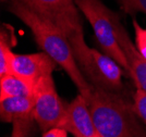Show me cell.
Returning a JSON list of instances; mask_svg holds the SVG:
<instances>
[{
	"instance_id": "obj_10",
	"label": "cell",
	"mask_w": 146,
	"mask_h": 137,
	"mask_svg": "<svg viewBox=\"0 0 146 137\" xmlns=\"http://www.w3.org/2000/svg\"><path fill=\"white\" fill-rule=\"evenodd\" d=\"M112 22L118 42L130 66L129 76L134 81L136 88H141L146 91V59L140 54L135 44H133L130 39L128 32L115 12L112 13Z\"/></svg>"
},
{
	"instance_id": "obj_5",
	"label": "cell",
	"mask_w": 146,
	"mask_h": 137,
	"mask_svg": "<svg viewBox=\"0 0 146 137\" xmlns=\"http://www.w3.org/2000/svg\"><path fill=\"white\" fill-rule=\"evenodd\" d=\"M33 99V116L39 128L46 132L52 127H59L67 105L57 93L52 74L43 76L35 83Z\"/></svg>"
},
{
	"instance_id": "obj_18",
	"label": "cell",
	"mask_w": 146,
	"mask_h": 137,
	"mask_svg": "<svg viewBox=\"0 0 146 137\" xmlns=\"http://www.w3.org/2000/svg\"><path fill=\"white\" fill-rule=\"evenodd\" d=\"M2 1H6V0H2Z\"/></svg>"
},
{
	"instance_id": "obj_8",
	"label": "cell",
	"mask_w": 146,
	"mask_h": 137,
	"mask_svg": "<svg viewBox=\"0 0 146 137\" xmlns=\"http://www.w3.org/2000/svg\"><path fill=\"white\" fill-rule=\"evenodd\" d=\"M33 108V96L0 100V119L2 122L13 124L12 137L29 136L32 122H35Z\"/></svg>"
},
{
	"instance_id": "obj_7",
	"label": "cell",
	"mask_w": 146,
	"mask_h": 137,
	"mask_svg": "<svg viewBox=\"0 0 146 137\" xmlns=\"http://www.w3.org/2000/svg\"><path fill=\"white\" fill-rule=\"evenodd\" d=\"M59 127L73 137H100L92 116L88 101L80 93L67 105L66 114Z\"/></svg>"
},
{
	"instance_id": "obj_13",
	"label": "cell",
	"mask_w": 146,
	"mask_h": 137,
	"mask_svg": "<svg viewBox=\"0 0 146 137\" xmlns=\"http://www.w3.org/2000/svg\"><path fill=\"white\" fill-rule=\"evenodd\" d=\"M133 108L137 116L146 126V91L136 88L133 95Z\"/></svg>"
},
{
	"instance_id": "obj_14",
	"label": "cell",
	"mask_w": 146,
	"mask_h": 137,
	"mask_svg": "<svg viewBox=\"0 0 146 137\" xmlns=\"http://www.w3.org/2000/svg\"><path fill=\"white\" fill-rule=\"evenodd\" d=\"M132 24L135 33V46L140 54L146 59V28L142 27L136 20H133Z\"/></svg>"
},
{
	"instance_id": "obj_3",
	"label": "cell",
	"mask_w": 146,
	"mask_h": 137,
	"mask_svg": "<svg viewBox=\"0 0 146 137\" xmlns=\"http://www.w3.org/2000/svg\"><path fill=\"white\" fill-rule=\"evenodd\" d=\"M75 61L88 83L94 87L120 93L122 77L127 72L116 60L87 46L83 30L69 37Z\"/></svg>"
},
{
	"instance_id": "obj_12",
	"label": "cell",
	"mask_w": 146,
	"mask_h": 137,
	"mask_svg": "<svg viewBox=\"0 0 146 137\" xmlns=\"http://www.w3.org/2000/svg\"><path fill=\"white\" fill-rule=\"evenodd\" d=\"M12 44L8 32L6 34L5 30H2L0 38V76L10 73V60L13 54L11 50Z\"/></svg>"
},
{
	"instance_id": "obj_6",
	"label": "cell",
	"mask_w": 146,
	"mask_h": 137,
	"mask_svg": "<svg viewBox=\"0 0 146 137\" xmlns=\"http://www.w3.org/2000/svg\"><path fill=\"white\" fill-rule=\"evenodd\" d=\"M38 17L57 25L68 38L83 30L79 8L74 0H17Z\"/></svg>"
},
{
	"instance_id": "obj_16",
	"label": "cell",
	"mask_w": 146,
	"mask_h": 137,
	"mask_svg": "<svg viewBox=\"0 0 146 137\" xmlns=\"http://www.w3.org/2000/svg\"><path fill=\"white\" fill-rule=\"evenodd\" d=\"M64 132L66 131L60 127H52L48 131L44 132V135L42 137H60Z\"/></svg>"
},
{
	"instance_id": "obj_2",
	"label": "cell",
	"mask_w": 146,
	"mask_h": 137,
	"mask_svg": "<svg viewBox=\"0 0 146 137\" xmlns=\"http://www.w3.org/2000/svg\"><path fill=\"white\" fill-rule=\"evenodd\" d=\"M87 101L100 137H146V126L133 103L119 93L93 86Z\"/></svg>"
},
{
	"instance_id": "obj_15",
	"label": "cell",
	"mask_w": 146,
	"mask_h": 137,
	"mask_svg": "<svg viewBox=\"0 0 146 137\" xmlns=\"http://www.w3.org/2000/svg\"><path fill=\"white\" fill-rule=\"evenodd\" d=\"M122 10L128 13L142 12L146 14V0H116Z\"/></svg>"
},
{
	"instance_id": "obj_1",
	"label": "cell",
	"mask_w": 146,
	"mask_h": 137,
	"mask_svg": "<svg viewBox=\"0 0 146 137\" xmlns=\"http://www.w3.org/2000/svg\"><path fill=\"white\" fill-rule=\"evenodd\" d=\"M9 11L32 30L35 42L43 52L48 54L57 66L64 70L80 94L88 100L93 86L80 70L68 36L57 25L38 17L36 13L17 0H10Z\"/></svg>"
},
{
	"instance_id": "obj_4",
	"label": "cell",
	"mask_w": 146,
	"mask_h": 137,
	"mask_svg": "<svg viewBox=\"0 0 146 137\" xmlns=\"http://www.w3.org/2000/svg\"><path fill=\"white\" fill-rule=\"evenodd\" d=\"M79 10L86 18L95 33L104 54H108L130 75V66L118 42L112 22V13L100 0H74Z\"/></svg>"
},
{
	"instance_id": "obj_11",
	"label": "cell",
	"mask_w": 146,
	"mask_h": 137,
	"mask_svg": "<svg viewBox=\"0 0 146 137\" xmlns=\"http://www.w3.org/2000/svg\"><path fill=\"white\" fill-rule=\"evenodd\" d=\"M34 86V83L17 74L9 73L2 75L0 76V100L33 96Z\"/></svg>"
},
{
	"instance_id": "obj_17",
	"label": "cell",
	"mask_w": 146,
	"mask_h": 137,
	"mask_svg": "<svg viewBox=\"0 0 146 137\" xmlns=\"http://www.w3.org/2000/svg\"><path fill=\"white\" fill-rule=\"evenodd\" d=\"M60 137H68V132H64Z\"/></svg>"
},
{
	"instance_id": "obj_9",
	"label": "cell",
	"mask_w": 146,
	"mask_h": 137,
	"mask_svg": "<svg viewBox=\"0 0 146 137\" xmlns=\"http://www.w3.org/2000/svg\"><path fill=\"white\" fill-rule=\"evenodd\" d=\"M57 63L45 52L18 54L13 52L10 60V73L36 83L39 78L51 75Z\"/></svg>"
}]
</instances>
